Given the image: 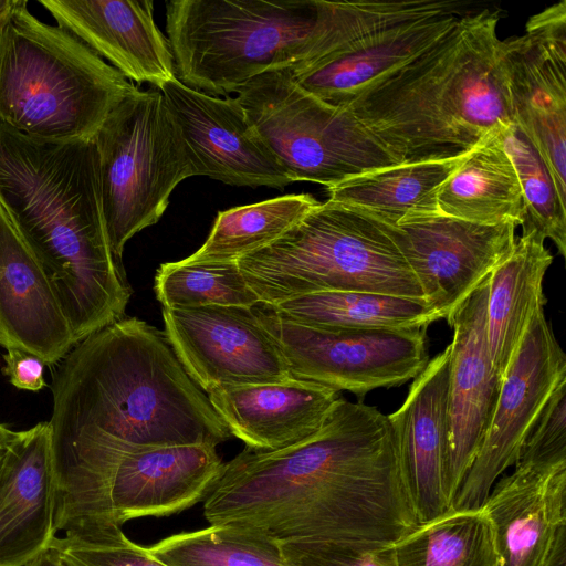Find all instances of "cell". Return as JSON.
<instances>
[{
	"label": "cell",
	"mask_w": 566,
	"mask_h": 566,
	"mask_svg": "<svg viewBox=\"0 0 566 566\" xmlns=\"http://www.w3.org/2000/svg\"><path fill=\"white\" fill-rule=\"evenodd\" d=\"M203 515L277 544L394 545L419 524L388 416L342 397L307 439L273 451L245 447L223 462Z\"/></svg>",
	"instance_id": "6da1fadb"
},
{
	"label": "cell",
	"mask_w": 566,
	"mask_h": 566,
	"mask_svg": "<svg viewBox=\"0 0 566 566\" xmlns=\"http://www.w3.org/2000/svg\"><path fill=\"white\" fill-rule=\"evenodd\" d=\"M52 376L55 471L108 452L218 446L231 437L165 333L137 317L88 335Z\"/></svg>",
	"instance_id": "7a4b0ae2"
},
{
	"label": "cell",
	"mask_w": 566,
	"mask_h": 566,
	"mask_svg": "<svg viewBox=\"0 0 566 566\" xmlns=\"http://www.w3.org/2000/svg\"><path fill=\"white\" fill-rule=\"evenodd\" d=\"M0 205L43 269L75 343L125 317L94 139L42 140L0 122Z\"/></svg>",
	"instance_id": "3957f363"
},
{
	"label": "cell",
	"mask_w": 566,
	"mask_h": 566,
	"mask_svg": "<svg viewBox=\"0 0 566 566\" xmlns=\"http://www.w3.org/2000/svg\"><path fill=\"white\" fill-rule=\"evenodd\" d=\"M499 21V10L463 13L439 40L346 107L400 164L468 154L514 123Z\"/></svg>",
	"instance_id": "277c9868"
},
{
	"label": "cell",
	"mask_w": 566,
	"mask_h": 566,
	"mask_svg": "<svg viewBox=\"0 0 566 566\" xmlns=\"http://www.w3.org/2000/svg\"><path fill=\"white\" fill-rule=\"evenodd\" d=\"M328 2L170 0L166 31L176 76L218 96L265 73L305 67L324 54Z\"/></svg>",
	"instance_id": "5b68a950"
},
{
	"label": "cell",
	"mask_w": 566,
	"mask_h": 566,
	"mask_svg": "<svg viewBox=\"0 0 566 566\" xmlns=\"http://www.w3.org/2000/svg\"><path fill=\"white\" fill-rule=\"evenodd\" d=\"M136 88L71 32L15 1L0 32V122L36 139L90 140Z\"/></svg>",
	"instance_id": "8992f818"
},
{
	"label": "cell",
	"mask_w": 566,
	"mask_h": 566,
	"mask_svg": "<svg viewBox=\"0 0 566 566\" xmlns=\"http://www.w3.org/2000/svg\"><path fill=\"white\" fill-rule=\"evenodd\" d=\"M237 264L261 304L269 306L325 291L424 298L382 224L331 200Z\"/></svg>",
	"instance_id": "52a82bcc"
},
{
	"label": "cell",
	"mask_w": 566,
	"mask_h": 566,
	"mask_svg": "<svg viewBox=\"0 0 566 566\" xmlns=\"http://www.w3.org/2000/svg\"><path fill=\"white\" fill-rule=\"evenodd\" d=\"M223 462L213 443L98 454L56 472L55 526L178 514L205 501Z\"/></svg>",
	"instance_id": "ba28073f"
},
{
	"label": "cell",
	"mask_w": 566,
	"mask_h": 566,
	"mask_svg": "<svg viewBox=\"0 0 566 566\" xmlns=\"http://www.w3.org/2000/svg\"><path fill=\"white\" fill-rule=\"evenodd\" d=\"M94 140L107 235L113 254L122 261L127 241L160 219L174 189L196 170L157 88H136L127 95Z\"/></svg>",
	"instance_id": "9c48e42d"
},
{
	"label": "cell",
	"mask_w": 566,
	"mask_h": 566,
	"mask_svg": "<svg viewBox=\"0 0 566 566\" xmlns=\"http://www.w3.org/2000/svg\"><path fill=\"white\" fill-rule=\"evenodd\" d=\"M462 7L453 0L329 1L324 54L291 76L317 98L346 106L439 40L467 12Z\"/></svg>",
	"instance_id": "30bf717a"
},
{
	"label": "cell",
	"mask_w": 566,
	"mask_h": 566,
	"mask_svg": "<svg viewBox=\"0 0 566 566\" xmlns=\"http://www.w3.org/2000/svg\"><path fill=\"white\" fill-rule=\"evenodd\" d=\"M265 144L294 181L331 187L400 164L346 107L300 87L290 71L262 74L237 93Z\"/></svg>",
	"instance_id": "8fae6325"
},
{
	"label": "cell",
	"mask_w": 566,
	"mask_h": 566,
	"mask_svg": "<svg viewBox=\"0 0 566 566\" xmlns=\"http://www.w3.org/2000/svg\"><path fill=\"white\" fill-rule=\"evenodd\" d=\"M261 324L295 379L358 396L400 386L427 366V328L328 329L298 324L255 306Z\"/></svg>",
	"instance_id": "7c38bea8"
},
{
	"label": "cell",
	"mask_w": 566,
	"mask_h": 566,
	"mask_svg": "<svg viewBox=\"0 0 566 566\" xmlns=\"http://www.w3.org/2000/svg\"><path fill=\"white\" fill-rule=\"evenodd\" d=\"M563 381L566 356L544 308H539L503 374L491 421L451 503L452 510L482 507L496 479L515 463L523 442Z\"/></svg>",
	"instance_id": "4fadbf2b"
},
{
	"label": "cell",
	"mask_w": 566,
	"mask_h": 566,
	"mask_svg": "<svg viewBox=\"0 0 566 566\" xmlns=\"http://www.w3.org/2000/svg\"><path fill=\"white\" fill-rule=\"evenodd\" d=\"M514 123L566 200V1L532 15L525 33L502 40Z\"/></svg>",
	"instance_id": "5bb4252c"
},
{
	"label": "cell",
	"mask_w": 566,
	"mask_h": 566,
	"mask_svg": "<svg viewBox=\"0 0 566 566\" xmlns=\"http://www.w3.org/2000/svg\"><path fill=\"white\" fill-rule=\"evenodd\" d=\"M379 222L418 280L427 302L448 323L510 254L518 227L514 222L476 223L440 210L396 224Z\"/></svg>",
	"instance_id": "9a60e30c"
},
{
	"label": "cell",
	"mask_w": 566,
	"mask_h": 566,
	"mask_svg": "<svg viewBox=\"0 0 566 566\" xmlns=\"http://www.w3.org/2000/svg\"><path fill=\"white\" fill-rule=\"evenodd\" d=\"M161 314L164 333L176 357L207 394L292 377L255 306L163 307Z\"/></svg>",
	"instance_id": "2e32d148"
},
{
	"label": "cell",
	"mask_w": 566,
	"mask_h": 566,
	"mask_svg": "<svg viewBox=\"0 0 566 566\" xmlns=\"http://www.w3.org/2000/svg\"><path fill=\"white\" fill-rule=\"evenodd\" d=\"M159 91L190 151L196 176L276 189L294 182L237 97L211 96L177 77Z\"/></svg>",
	"instance_id": "e0dca14e"
},
{
	"label": "cell",
	"mask_w": 566,
	"mask_h": 566,
	"mask_svg": "<svg viewBox=\"0 0 566 566\" xmlns=\"http://www.w3.org/2000/svg\"><path fill=\"white\" fill-rule=\"evenodd\" d=\"M488 277L449 322L453 328V338L448 346L446 495L450 505L484 438L502 382L488 344Z\"/></svg>",
	"instance_id": "ac0fdd59"
},
{
	"label": "cell",
	"mask_w": 566,
	"mask_h": 566,
	"mask_svg": "<svg viewBox=\"0 0 566 566\" xmlns=\"http://www.w3.org/2000/svg\"><path fill=\"white\" fill-rule=\"evenodd\" d=\"M59 27L75 35L127 80L157 90L176 78L168 39L150 0H39Z\"/></svg>",
	"instance_id": "d6986e66"
},
{
	"label": "cell",
	"mask_w": 566,
	"mask_h": 566,
	"mask_svg": "<svg viewBox=\"0 0 566 566\" xmlns=\"http://www.w3.org/2000/svg\"><path fill=\"white\" fill-rule=\"evenodd\" d=\"M449 347L428 361L388 419L394 428L402 476L419 524L451 509L448 470Z\"/></svg>",
	"instance_id": "ffe728a7"
},
{
	"label": "cell",
	"mask_w": 566,
	"mask_h": 566,
	"mask_svg": "<svg viewBox=\"0 0 566 566\" xmlns=\"http://www.w3.org/2000/svg\"><path fill=\"white\" fill-rule=\"evenodd\" d=\"M49 421L19 431L0 468V566H27L56 536Z\"/></svg>",
	"instance_id": "44dd1931"
},
{
	"label": "cell",
	"mask_w": 566,
	"mask_h": 566,
	"mask_svg": "<svg viewBox=\"0 0 566 566\" xmlns=\"http://www.w3.org/2000/svg\"><path fill=\"white\" fill-rule=\"evenodd\" d=\"M0 345L59 364L76 345L40 263L0 205Z\"/></svg>",
	"instance_id": "7402d4cb"
},
{
	"label": "cell",
	"mask_w": 566,
	"mask_h": 566,
	"mask_svg": "<svg viewBox=\"0 0 566 566\" xmlns=\"http://www.w3.org/2000/svg\"><path fill=\"white\" fill-rule=\"evenodd\" d=\"M208 398L231 436L249 449L273 451L317 432L339 396L325 386L291 377L218 388Z\"/></svg>",
	"instance_id": "603a6c76"
},
{
	"label": "cell",
	"mask_w": 566,
	"mask_h": 566,
	"mask_svg": "<svg viewBox=\"0 0 566 566\" xmlns=\"http://www.w3.org/2000/svg\"><path fill=\"white\" fill-rule=\"evenodd\" d=\"M481 510L496 566H544L566 522V467L548 473L515 469L496 483Z\"/></svg>",
	"instance_id": "cb8c5ba5"
},
{
	"label": "cell",
	"mask_w": 566,
	"mask_h": 566,
	"mask_svg": "<svg viewBox=\"0 0 566 566\" xmlns=\"http://www.w3.org/2000/svg\"><path fill=\"white\" fill-rule=\"evenodd\" d=\"M522 228L510 254L488 277V344L501 377L534 314L544 308L543 281L553 262L543 234L535 228Z\"/></svg>",
	"instance_id": "d4e9b609"
},
{
	"label": "cell",
	"mask_w": 566,
	"mask_h": 566,
	"mask_svg": "<svg viewBox=\"0 0 566 566\" xmlns=\"http://www.w3.org/2000/svg\"><path fill=\"white\" fill-rule=\"evenodd\" d=\"M497 132L469 151L443 181L437 197L441 212L484 224L524 223L520 179Z\"/></svg>",
	"instance_id": "484cf974"
},
{
	"label": "cell",
	"mask_w": 566,
	"mask_h": 566,
	"mask_svg": "<svg viewBox=\"0 0 566 566\" xmlns=\"http://www.w3.org/2000/svg\"><path fill=\"white\" fill-rule=\"evenodd\" d=\"M465 155L377 168L327 187L328 200L388 224L437 211L441 185Z\"/></svg>",
	"instance_id": "4316f807"
},
{
	"label": "cell",
	"mask_w": 566,
	"mask_h": 566,
	"mask_svg": "<svg viewBox=\"0 0 566 566\" xmlns=\"http://www.w3.org/2000/svg\"><path fill=\"white\" fill-rule=\"evenodd\" d=\"M270 307L292 322L328 329L427 328L441 319L424 298L356 291L317 292Z\"/></svg>",
	"instance_id": "83f0119b"
},
{
	"label": "cell",
	"mask_w": 566,
	"mask_h": 566,
	"mask_svg": "<svg viewBox=\"0 0 566 566\" xmlns=\"http://www.w3.org/2000/svg\"><path fill=\"white\" fill-rule=\"evenodd\" d=\"M318 203L310 193H291L220 211L205 243L186 260L237 261L281 237Z\"/></svg>",
	"instance_id": "f1b7e54d"
},
{
	"label": "cell",
	"mask_w": 566,
	"mask_h": 566,
	"mask_svg": "<svg viewBox=\"0 0 566 566\" xmlns=\"http://www.w3.org/2000/svg\"><path fill=\"white\" fill-rule=\"evenodd\" d=\"M394 551L398 566H496L491 527L481 509H450L418 524Z\"/></svg>",
	"instance_id": "f546056e"
},
{
	"label": "cell",
	"mask_w": 566,
	"mask_h": 566,
	"mask_svg": "<svg viewBox=\"0 0 566 566\" xmlns=\"http://www.w3.org/2000/svg\"><path fill=\"white\" fill-rule=\"evenodd\" d=\"M146 548L167 566H292L277 543L211 525L172 534Z\"/></svg>",
	"instance_id": "4dcf8cb0"
},
{
	"label": "cell",
	"mask_w": 566,
	"mask_h": 566,
	"mask_svg": "<svg viewBox=\"0 0 566 566\" xmlns=\"http://www.w3.org/2000/svg\"><path fill=\"white\" fill-rule=\"evenodd\" d=\"M156 297L167 308L209 305L254 307L261 304L237 264L190 262L163 263L155 276Z\"/></svg>",
	"instance_id": "1f68e13d"
},
{
	"label": "cell",
	"mask_w": 566,
	"mask_h": 566,
	"mask_svg": "<svg viewBox=\"0 0 566 566\" xmlns=\"http://www.w3.org/2000/svg\"><path fill=\"white\" fill-rule=\"evenodd\" d=\"M500 139L514 164L523 191L525 220L551 239L562 256L566 255V200L557 191L543 159L515 123L499 129Z\"/></svg>",
	"instance_id": "d6a6232c"
},
{
	"label": "cell",
	"mask_w": 566,
	"mask_h": 566,
	"mask_svg": "<svg viewBox=\"0 0 566 566\" xmlns=\"http://www.w3.org/2000/svg\"><path fill=\"white\" fill-rule=\"evenodd\" d=\"M51 546L67 566H167L109 523L72 526L63 537L55 536Z\"/></svg>",
	"instance_id": "836d02e7"
},
{
	"label": "cell",
	"mask_w": 566,
	"mask_h": 566,
	"mask_svg": "<svg viewBox=\"0 0 566 566\" xmlns=\"http://www.w3.org/2000/svg\"><path fill=\"white\" fill-rule=\"evenodd\" d=\"M514 464L544 473L566 467V381L551 396Z\"/></svg>",
	"instance_id": "e575fe53"
},
{
	"label": "cell",
	"mask_w": 566,
	"mask_h": 566,
	"mask_svg": "<svg viewBox=\"0 0 566 566\" xmlns=\"http://www.w3.org/2000/svg\"><path fill=\"white\" fill-rule=\"evenodd\" d=\"M292 566H398L394 545L346 541L279 544Z\"/></svg>",
	"instance_id": "d590c367"
},
{
	"label": "cell",
	"mask_w": 566,
	"mask_h": 566,
	"mask_svg": "<svg viewBox=\"0 0 566 566\" xmlns=\"http://www.w3.org/2000/svg\"><path fill=\"white\" fill-rule=\"evenodd\" d=\"M3 359L2 374L18 389L39 391L46 386L45 364L38 356L20 349H8Z\"/></svg>",
	"instance_id": "8d00e7d4"
},
{
	"label": "cell",
	"mask_w": 566,
	"mask_h": 566,
	"mask_svg": "<svg viewBox=\"0 0 566 566\" xmlns=\"http://www.w3.org/2000/svg\"><path fill=\"white\" fill-rule=\"evenodd\" d=\"M544 566H566V522L559 525Z\"/></svg>",
	"instance_id": "74e56055"
},
{
	"label": "cell",
	"mask_w": 566,
	"mask_h": 566,
	"mask_svg": "<svg viewBox=\"0 0 566 566\" xmlns=\"http://www.w3.org/2000/svg\"><path fill=\"white\" fill-rule=\"evenodd\" d=\"M27 566H67L51 545Z\"/></svg>",
	"instance_id": "f35d334b"
},
{
	"label": "cell",
	"mask_w": 566,
	"mask_h": 566,
	"mask_svg": "<svg viewBox=\"0 0 566 566\" xmlns=\"http://www.w3.org/2000/svg\"><path fill=\"white\" fill-rule=\"evenodd\" d=\"M19 431H12L0 423V468L12 446Z\"/></svg>",
	"instance_id": "ab89813d"
},
{
	"label": "cell",
	"mask_w": 566,
	"mask_h": 566,
	"mask_svg": "<svg viewBox=\"0 0 566 566\" xmlns=\"http://www.w3.org/2000/svg\"><path fill=\"white\" fill-rule=\"evenodd\" d=\"M17 0H0V32L10 17Z\"/></svg>",
	"instance_id": "60d3db41"
}]
</instances>
